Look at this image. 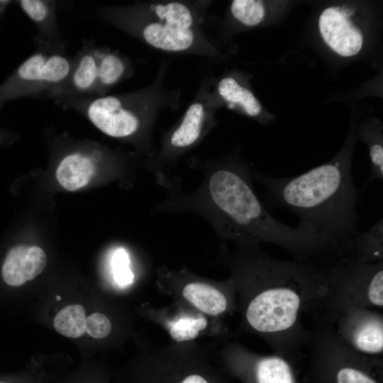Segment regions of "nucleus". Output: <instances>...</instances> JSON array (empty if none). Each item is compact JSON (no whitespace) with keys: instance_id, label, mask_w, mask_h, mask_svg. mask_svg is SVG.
<instances>
[{"instance_id":"21","label":"nucleus","mask_w":383,"mask_h":383,"mask_svg":"<svg viewBox=\"0 0 383 383\" xmlns=\"http://www.w3.org/2000/svg\"><path fill=\"white\" fill-rule=\"evenodd\" d=\"M233 16L246 26L260 23L265 15V9L260 1L235 0L231 4Z\"/></svg>"},{"instance_id":"10","label":"nucleus","mask_w":383,"mask_h":383,"mask_svg":"<svg viewBox=\"0 0 383 383\" xmlns=\"http://www.w3.org/2000/svg\"><path fill=\"white\" fill-rule=\"evenodd\" d=\"M16 4L35 24L36 46H67L59 28L57 1L53 0H19Z\"/></svg>"},{"instance_id":"8","label":"nucleus","mask_w":383,"mask_h":383,"mask_svg":"<svg viewBox=\"0 0 383 383\" xmlns=\"http://www.w3.org/2000/svg\"><path fill=\"white\" fill-rule=\"evenodd\" d=\"M321 34L338 55L350 57L356 55L362 45L360 31L337 8L326 9L319 18Z\"/></svg>"},{"instance_id":"9","label":"nucleus","mask_w":383,"mask_h":383,"mask_svg":"<svg viewBox=\"0 0 383 383\" xmlns=\"http://www.w3.org/2000/svg\"><path fill=\"white\" fill-rule=\"evenodd\" d=\"M46 264L47 256L41 248L16 245L8 251L5 257L1 276L8 285L19 287L39 275Z\"/></svg>"},{"instance_id":"20","label":"nucleus","mask_w":383,"mask_h":383,"mask_svg":"<svg viewBox=\"0 0 383 383\" xmlns=\"http://www.w3.org/2000/svg\"><path fill=\"white\" fill-rule=\"evenodd\" d=\"M208 321L203 316H184L169 323L170 336L177 342H184L196 338L207 326Z\"/></svg>"},{"instance_id":"15","label":"nucleus","mask_w":383,"mask_h":383,"mask_svg":"<svg viewBox=\"0 0 383 383\" xmlns=\"http://www.w3.org/2000/svg\"><path fill=\"white\" fill-rule=\"evenodd\" d=\"M86 311L80 304L63 307L54 318L56 331L67 338H77L86 332Z\"/></svg>"},{"instance_id":"26","label":"nucleus","mask_w":383,"mask_h":383,"mask_svg":"<svg viewBox=\"0 0 383 383\" xmlns=\"http://www.w3.org/2000/svg\"><path fill=\"white\" fill-rule=\"evenodd\" d=\"M181 383H208L201 376L192 374L187 377Z\"/></svg>"},{"instance_id":"27","label":"nucleus","mask_w":383,"mask_h":383,"mask_svg":"<svg viewBox=\"0 0 383 383\" xmlns=\"http://www.w3.org/2000/svg\"><path fill=\"white\" fill-rule=\"evenodd\" d=\"M13 2L15 1L11 0H0V21L1 20L8 8Z\"/></svg>"},{"instance_id":"29","label":"nucleus","mask_w":383,"mask_h":383,"mask_svg":"<svg viewBox=\"0 0 383 383\" xmlns=\"http://www.w3.org/2000/svg\"><path fill=\"white\" fill-rule=\"evenodd\" d=\"M57 299H60V296H57Z\"/></svg>"},{"instance_id":"19","label":"nucleus","mask_w":383,"mask_h":383,"mask_svg":"<svg viewBox=\"0 0 383 383\" xmlns=\"http://www.w3.org/2000/svg\"><path fill=\"white\" fill-rule=\"evenodd\" d=\"M257 383H294L290 367L277 357L262 359L257 365Z\"/></svg>"},{"instance_id":"16","label":"nucleus","mask_w":383,"mask_h":383,"mask_svg":"<svg viewBox=\"0 0 383 383\" xmlns=\"http://www.w3.org/2000/svg\"><path fill=\"white\" fill-rule=\"evenodd\" d=\"M383 220H379L367 231L358 233L344 248H352L360 254V260L379 258L382 253Z\"/></svg>"},{"instance_id":"22","label":"nucleus","mask_w":383,"mask_h":383,"mask_svg":"<svg viewBox=\"0 0 383 383\" xmlns=\"http://www.w3.org/2000/svg\"><path fill=\"white\" fill-rule=\"evenodd\" d=\"M111 268L115 282L126 287L131 284L134 274L130 268V258L127 251L123 248H116L111 257Z\"/></svg>"},{"instance_id":"6","label":"nucleus","mask_w":383,"mask_h":383,"mask_svg":"<svg viewBox=\"0 0 383 383\" xmlns=\"http://www.w3.org/2000/svg\"><path fill=\"white\" fill-rule=\"evenodd\" d=\"M96 48L93 40L85 39L77 53L67 77L46 93L43 99L60 100L94 96L97 83Z\"/></svg>"},{"instance_id":"23","label":"nucleus","mask_w":383,"mask_h":383,"mask_svg":"<svg viewBox=\"0 0 383 383\" xmlns=\"http://www.w3.org/2000/svg\"><path fill=\"white\" fill-rule=\"evenodd\" d=\"M111 331V323L104 314L99 312L90 314L86 319V332L94 338H106Z\"/></svg>"},{"instance_id":"24","label":"nucleus","mask_w":383,"mask_h":383,"mask_svg":"<svg viewBox=\"0 0 383 383\" xmlns=\"http://www.w3.org/2000/svg\"><path fill=\"white\" fill-rule=\"evenodd\" d=\"M367 294L370 301L377 306H383V270L379 264L368 282Z\"/></svg>"},{"instance_id":"4","label":"nucleus","mask_w":383,"mask_h":383,"mask_svg":"<svg viewBox=\"0 0 383 383\" xmlns=\"http://www.w3.org/2000/svg\"><path fill=\"white\" fill-rule=\"evenodd\" d=\"M136 99L133 95H104L67 99L55 104L80 113L108 136L139 141L145 135L146 128Z\"/></svg>"},{"instance_id":"25","label":"nucleus","mask_w":383,"mask_h":383,"mask_svg":"<svg viewBox=\"0 0 383 383\" xmlns=\"http://www.w3.org/2000/svg\"><path fill=\"white\" fill-rule=\"evenodd\" d=\"M337 383H377L362 372L352 367H344L337 374Z\"/></svg>"},{"instance_id":"3","label":"nucleus","mask_w":383,"mask_h":383,"mask_svg":"<svg viewBox=\"0 0 383 383\" xmlns=\"http://www.w3.org/2000/svg\"><path fill=\"white\" fill-rule=\"evenodd\" d=\"M67 46H36L35 50L0 83V111L12 101L43 99L69 75L73 57Z\"/></svg>"},{"instance_id":"5","label":"nucleus","mask_w":383,"mask_h":383,"mask_svg":"<svg viewBox=\"0 0 383 383\" xmlns=\"http://www.w3.org/2000/svg\"><path fill=\"white\" fill-rule=\"evenodd\" d=\"M299 307L300 298L294 290L274 286L263 290L250 301L246 318L259 332H279L294 325Z\"/></svg>"},{"instance_id":"2","label":"nucleus","mask_w":383,"mask_h":383,"mask_svg":"<svg viewBox=\"0 0 383 383\" xmlns=\"http://www.w3.org/2000/svg\"><path fill=\"white\" fill-rule=\"evenodd\" d=\"M339 156L292 177L252 172L268 201L296 213L297 227L325 238L333 248H344L358 234V190L350 161Z\"/></svg>"},{"instance_id":"18","label":"nucleus","mask_w":383,"mask_h":383,"mask_svg":"<svg viewBox=\"0 0 383 383\" xmlns=\"http://www.w3.org/2000/svg\"><path fill=\"white\" fill-rule=\"evenodd\" d=\"M157 20L160 22L184 29H192L194 17L190 9L184 4L173 1L152 6Z\"/></svg>"},{"instance_id":"17","label":"nucleus","mask_w":383,"mask_h":383,"mask_svg":"<svg viewBox=\"0 0 383 383\" xmlns=\"http://www.w3.org/2000/svg\"><path fill=\"white\" fill-rule=\"evenodd\" d=\"M353 344L363 353L377 354L383 350V326L382 321L371 319L361 324L355 331Z\"/></svg>"},{"instance_id":"1","label":"nucleus","mask_w":383,"mask_h":383,"mask_svg":"<svg viewBox=\"0 0 383 383\" xmlns=\"http://www.w3.org/2000/svg\"><path fill=\"white\" fill-rule=\"evenodd\" d=\"M199 168L203 177L192 192L182 189L178 177L161 171L155 173L167 197L155 206L154 211L196 213L219 237L237 243L270 242L299 252L331 247L325 238L274 218L257 196L252 172L244 163L212 161Z\"/></svg>"},{"instance_id":"12","label":"nucleus","mask_w":383,"mask_h":383,"mask_svg":"<svg viewBox=\"0 0 383 383\" xmlns=\"http://www.w3.org/2000/svg\"><path fill=\"white\" fill-rule=\"evenodd\" d=\"M97 83L94 96L106 92L124 79L129 72V63L116 52L96 48Z\"/></svg>"},{"instance_id":"11","label":"nucleus","mask_w":383,"mask_h":383,"mask_svg":"<svg viewBox=\"0 0 383 383\" xmlns=\"http://www.w3.org/2000/svg\"><path fill=\"white\" fill-rule=\"evenodd\" d=\"M139 30L149 45L167 52L186 50L194 41L192 29L181 28L158 21L145 23Z\"/></svg>"},{"instance_id":"14","label":"nucleus","mask_w":383,"mask_h":383,"mask_svg":"<svg viewBox=\"0 0 383 383\" xmlns=\"http://www.w3.org/2000/svg\"><path fill=\"white\" fill-rule=\"evenodd\" d=\"M219 94L226 101L240 106L250 116H258L262 110L261 105L254 94L242 87L232 77L222 79L218 85Z\"/></svg>"},{"instance_id":"7","label":"nucleus","mask_w":383,"mask_h":383,"mask_svg":"<svg viewBox=\"0 0 383 383\" xmlns=\"http://www.w3.org/2000/svg\"><path fill=\"white\" fill-rule=\"evenodd\" d=\"M99 148L71 151L61 159L56 170L59 184L68 191L85 187L98 171L99 164L107 157Z\"/></svg>"},{"instance_id":"13","label":"nucleus","mask_w":383,"mask_h":383,"mask_svg":"<svg viewBox=\"0 0 383 383\" xmlns=\"http://www.w3.org/2000/svg\"><path fill=\"white\" fill-rule=\"evenodd\" d=\"M182 293L188 301L208 315L217 316L226 309L227 300L223 292L209 283L189 282Z\"/></svg>"},{"instance_id":"28","label":"nucleus","mask_w":383,"mask_h":383,"mask_svg":"<svg viewBox=\"0 0 383 383\" xmlns=\"http://www.w3.org/2000/svg\"><path fill=\"white\" fill-rule=\"evenodd\" d=\"M0 383H14L11 382L9 379H0Z\"/></svg>"}]
</instances>
